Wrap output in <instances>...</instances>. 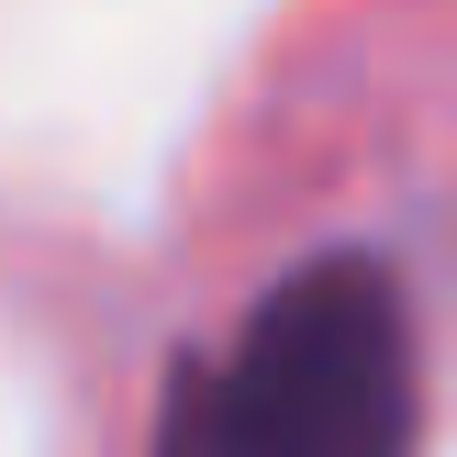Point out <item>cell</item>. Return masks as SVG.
<instances>
[{"label":"cell","mask_w":457,"mask_h":457,"mask_svg":"<svg viewBox=\"0 0 457 457\" xmlns=\"http://www.w3.org/2000/svg\"><path fill=\"white\" fill-rule=\"evenodd\" d=\"M156 457H424L413 290L379 245H324L257 290L235 346L179 369Z\"/></svg>","instance_id":"cell-1"}]
</instances>
